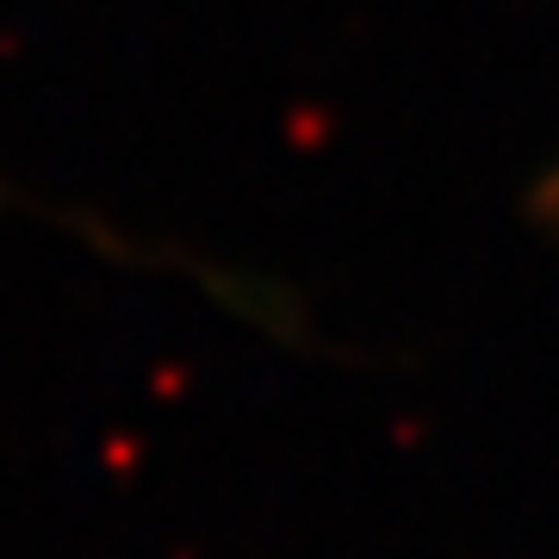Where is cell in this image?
<instances>
[{"instance_id":"1","label":"cell","mask_w":559,"mask_h":559,"mask_svg":"<svg viewBox=\"0 0 559 559\" xmlns=\"http://www.w3.org/2000/svg\"><path fill=\"white\" fill-rule=\"evenodd\" d=\"M540 200H547V218L559 224V168H554V180H547V193H540Z\"/></svg>"}]
</instances>
